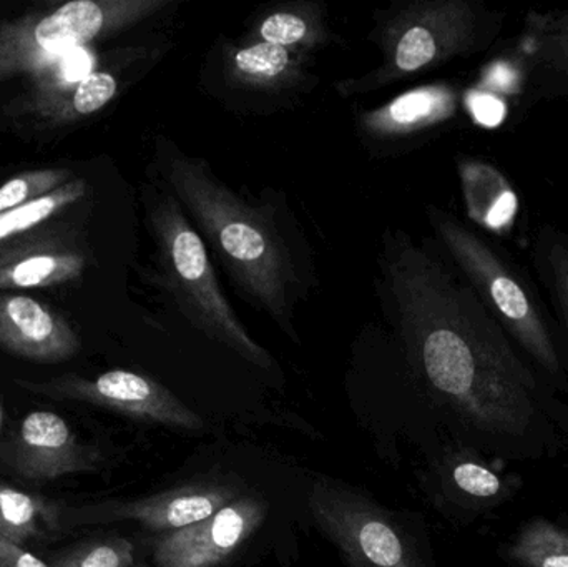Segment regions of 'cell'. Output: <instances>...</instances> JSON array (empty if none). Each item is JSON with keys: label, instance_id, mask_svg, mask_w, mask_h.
<instances>
[{"label": "cell", "instance_id": "26", "mask_svg": "<svg viewBox=\"0 0 568 567\" xmlns=\"http://www.w3.org/2000/svg\"><path fill=\"white\" fill-rule=\"evenodd\" d=\"M119 83L109 72H90L73 93V109L80 115L99 112L115 97Z\"/></svg>", "mask_w": 568, "mask_h": 567}, {"label": "cell", "instance_id": "16", "mask_svg": "<svg viewBox=\"0 0 568 567\" xmlns=\"http://www.w3.org/2000/svg\"><path fill=\"white\" fill-rule=\"evenodd\" d=\"M457 170L470 219L484 229L509 225L519 209L509 180L490 163L469 156L457 160Z\"/></svg>", "mask_w": 568, "mask_h": 567}, {"label": "cell", "instance_id": "28", "mask_svg": "<svg viewBox=\"0 0 568 567\" xmlns=\"http://www.w3.org/2000/svg\"><path fill=\"white\" fill-rule=\"evenodd\" d=\"M2 418H3V416H2V406H0V426H2Z\"/></svg>", "mask_w": 568, "mask_h": 567}, {"label": "cell", "instance_id": "2", "mask_svg": "<svg viewBox=\"0 0 568 567\" xmlns=\"http://www.w3.org/2000/svg\"><path fill=\"white\" fill-rule=\"evenodd\" d=\"M162 163L172 195L193 216L236 285L296 340L291 308L300 276L272 213L240 199L206 162L185 155L175 143L163 146Z\"/></svg>", "mask_w": 568, "mask_h": 567}, {"label": "cell", "instance_id": "27", "mask_svg": "<svg viewBox=\"0 0 568 567\" xmlns=\"http://www.w3.org/2000/svg\"><path fill=\"white\" fill-rule=\"evenodd\" d=\"M0 567H52L0 535Z\"/></svg>", "mask_w": 568, "mask_h": 567}, {"label": "cell", "instance_id": "17", "mask_svg": "<svg viewBox=\"0 0 568 567\" xmlns=\"http://www.w3.org/2000/svg\"><path fill=\"white\" fill-rule=\"evenodd\" d=\"M530 259L568 348V233L550 223L537 226L530 242Z\"/></svg>", "mask_w": 568, "mask_h": 567}, {"label": "cell", "instance_id": "5", "mask_svg": "<svg viewBox=\"0 0 568 567\" xmlns=\"http://www.w3.org/2000/svg\"><path fill=\"white\" fill-rule=\"evenodd\" d=\"M152 226L159 245L163 285L193 326L246 362L272 372L275 360L250 336L220 288L215 270L199 230L173 195H165L152 210Z\"/></svg>", "mask_w": 568, "mask_h": 567}, {"label": "cell", "instance_id": "7", "mask_svg": "<svg viewBox=\"0 0 568 567\" xmlns=\"http://www.w3.org/2000/svg\"><path fill=\"white\" fill-rule=\"evenodd\" d=\"M314 522L353 567H426L409 539L374 503L336 483H314Z\"/></svg>", "mask_w": 568, "mask_h": 567}, {"label": "cell", "instance_id": "6", "mask_svg": "<svg viewBox=\"0 0 568 567\" xmlns=\"http://www.w3.org/2000/svg\"><path fill=\"white\" fill-rule=\"evenodd\" d=\"M170 0H72L0 26V79L63 60L87 43L165 9Z\"/></svg>", "mask_w": 568, "mask_h": 567}, {"label": "cell", "instance_id": "12", "mask_svg": "<svg viewBox=\"0 0 568 567\" xmlns=\"http://www.w3.org/2000/svg\"><path fill=\"white\" fill-rule=\"evenodd\" d=\"M97 456L80 445L67 419L33 412L20 423L12 465L27 479H57L95 469Z\"/></svg>", "mask_w": 568, "mask_h": 567}, {"label": "cell", "instance_id": "19", "mask_svg": "<svg viewBox=\"0 0 568 567\" xmlns=\"http://www.w3.org/2000/svg\"><path fill=\"white\" fill-rule=\"evenodd\" d=\"M296 50L268 42L233 50L230 55L232 80L252 89H275L293 80L300 70Z\"/></svg>", "mask_w": 568, "mask_h": 567}, {"label": "cell", "instance_id": "14", "mask_svg": "<svg viewBox=\"0 0 568 567\" xmlns=\"http://www.w3.org/2000/svg\"><path fill=\"white\" fill-rule=\"evenodd\" d=\"M464 95L450 83H433L409 90L387 105L361 117L371 139L400 140L453 122L463 109Z\"/></svg>", "mask_w": 568, "mask_h": 567}, {"label": "cell", "instance_id": "13", "mask_svg": "<svg viewBox=\"0 0 568 567\" xmlns=\"http://www.w3.org/2000/svg\"><path fill=\"white\" fill-rule=\"evenodd\" d=\"M0 346L33 362L55 363L75 355L80 342L42 303L16 295L0 298Z\"/></svg>", "mask_w": 568, "mask_h": 567}, {"label": "cell", "instance_id": "15", "mask_svg": "<svg viewBox=\"0 0 568 567\" xmlns=\"http://www.w3.org/2000/svg\"><path fill=\"white\" fill-rule=\"evenodd\" d=\"M447 482L464 508L474 515L503 508L523 489V478L496 468L474 452L454 456L447 468Z\"/></svg>", "mask_w": 568, "mask_h": 567}, {"label": "cell", "instance_id": "24", "mask_svg": "<svg viewBox=\"0 0 568 567\" xmlns=\"http://www.w3.org/2000/svg\"><path fill=\"white\" fill-rule=\"evenodd\" d=\"M132 543L126 538H106L87 543L52 567H133Z\"/></svg>", "mask_w": 568, "mask_h": 567}, {"label": "cell", "instance_id": "8", "mask_svg": "<svg viewBox=\"0 0 568 567\" xmlns=\"http://www.w3.org/2000/svg\"><path fill=\"white\" fill-rule=\"evenodd\" d=\"M507 62L517 79L516 112L568 100V9L527 10Z\"/></svg>", "mask_w": 568, "mask_h": 567}, {"label": "cell", "instance_id": "25", "mask_svg": "<svg viewBox=\"0 0 568 567\" xmlns=\"http://www.w3.org/2000/svg\"><path fill=\"white\" fill-rule=\"evenodd\" d=\"M67 172H36L17 176L0 186V213L26 205L52 192L65 179ZM55 190V189H53Z\"/></svg>", "mask_w": 568, "mask_h": 567}, {"label": "cell", "instance_id": "20", "mask_svg": "<svg viewBox=\"0 0 568 567\" xmlns=\"http://www.w3.org/2000/svg\"><path fill=\"white\" fill-rule=\"evenodd\" d=\"M59 528V512L40 496L0 483V535L16 545L43 538Z\"/></svg>", "mask_w": 568, "mask_h": 567}, {"label": "cell", "instance_id": "11", "mask_svg": "<svg viewBox=\"0 0 568 567\" xmlns=\"http://www.w3.org/2000/svg\"><path fill=\"white\" fill-rule=\"evenodd\" d=\"M235 499L236 492L229 486L192 485L135 502L105 503L82 513V516L89 523L130 519L153 531L170 533L210 518Z\"/></svg>", "mask_w": 568, "mask_h": 567}, {"label": "cell", "instance_id": "4", "mask_svg": "<svg viewBox=\"0 0 568 567\" xmlns=\"http://www.w3.org/2000/svg\"><path fill=\"white\" fill-rule=\"evenodd\" d=\"M507 12L477 0H419L387 23L384 62L363 79L346 80L344 93L371 92L450 60L493 49L506 30Z\"/></svg>", "mask_w": 568, "mask_h": 567}, {"label": "cell", "instance_id": "18", "mask_svg": "<svg viewBox=\"0 0 568 567\" xmlns=\"http://www.w3.org/2000/svg\"><path fill=\"white\" fill-rule=\"evenodd\" d=\"M499 553L514 567H568V525L537 516L524 523Z\"/></svg>", "mask_w": 568, "mask_h": 567}, {"label": "cell", "instance_id": "21", "mask_svg": "<svg viewBox=\"0 0 568 567\" xmlns=\"http://www.w3.org/2000/svg\"><path fill=\"white\" fill-rule=\"evenodd\" d=\"M83 262L77 255H33L0 269V288L17 286V288H32V286L52 285V283L67 282L75 279L82 272Z\"/></svg>", "mask_w": 568, "mask_h": 567}, {"label": "cell", "instance_id": "9", "mask_svg": "<svg viewBox=\"0 0 568 567\" xmlns=\"http://www.w3.org/2000/svg\"><path fill=\"white\" fill-rule=\"evenodd\" d=\"M36 389L43 395L80 399L142 422L186 432H200L205 426L203 419L169 388L149 376L125 369H113L93 379L63 378L37 385Z\"/></svg>", "mask_w": 568, "mask_h": 567}, {"label": "cell", "instance_id": "10", "mask_svg": "<svg viewBox=\"0 0 568 567\" xmlns=\"http://www.w3.org/2000/svg\"><path fill=\"white\" fill-rule=\"evenodd\" d=\"M268 506L243 496L195 525L160 536L153 546L156 567H219L262 526Z\"/></svg>", "mask_w": 568, "mask_h": 567}, {"label": "cell", "instance_id": "23", "mask_svg": "<svg viewBox=\"0 0 568 567\" xmlns=\"http://www.w3.org/2000/svg\"><path fill=\"white\" fill-rule=\"evenodd\" d=\"M258 37L260 42L296 50L297 47H313L321 42L323 27L314 13L297 9L276 10L260 23Z\"/></svg>", "mask_w": 568, "mask_h": 567}, {"label": "cell", "instance_id": "3", "mask_svg": "<svg viewBox=\"0 0 568 567\" xmlns=\"http://www.w3.org/2000/svg\"><path fill=\"white\" fill-rule=\"evenodd\" d=\"M427 215L454 270L537 372L567 395V343L534 280L503 245L453 213L430 206Z\"/></svg>", "mask_w": 568, "mask_h": 567}, {"label": "cell", "instance_id": "1", "mask_svg": "<svg viewBox=\"0 0 568 567\" xmlns=\"http://www.w3.org/2000/svg\"><path fill=\"white\" fill-rule=\"evenodd\" d=\"M387 276L427 388L470 446L500 462L568 448V403L439 256L397 242Z\"/></svg>", "mask_w": 568, "mask_h": 567}, {"label": "cell", "instance_id": "22", "mask_svg": "<svg viewBox=\"0 0 568 567\" xmlns=\"http://www.w3.org/2000/svg\"><path fill=\"white\" fill-rule=\"evenodd\" d=\"M83 193H85V183H67V185L57 186L52 192L32 200L26 205L0 213V242L17 235V233L33 229L63 206L79 200Z\"/></svg>", "mask_w": 568, "mask_h": 567}]
</instances>
